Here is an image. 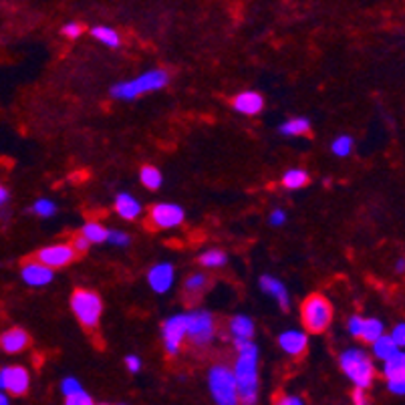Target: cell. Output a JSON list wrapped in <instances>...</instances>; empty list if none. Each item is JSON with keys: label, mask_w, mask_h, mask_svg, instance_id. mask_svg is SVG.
Here are the masks:
<instances>
[{"label": "cell", "mask_w": 405, "mask_h": 405, "mask_svg": "<svg viewBox=\"0 0 405 405\" xmlns=\"http://www.w3.org/2000/svg\"><path fill=\"white\" fill-rule=\"evenodd\" d=\"M8 198H11V192L6 190L4 186H0V210L6 206V202H8Z\"/></svg>", "instance_id": "cell-44"}, {"label": "cell", "mask_w": 405, "mask_h": 405, "mask_svg": "<svg viewBox=\"0 0 405 405\" xmlns=\"http://www.w3.org/2000/svg\"><path fill=\"white\" fill-rule=\"evenodd\" d=\"M230 335L232 339H252L254 335V321L246 317V314H236L234 319H230Z\"/></svg>", "instance_id": "cell-19"}, {"label": "cell", "mask_w": 405, "mask_h": 405, "mask_svg": "<svg viewBox=\"0 0 405 405\" xmlns=\"http://www.w3.org/2000/svg\"><path fill=\"white\" fill-rule=\"evenodd\" d=\"M268 222H270L272 226H282V224L286 222V214H284V210H272Z\"/></svg>", "instance_id": "cell-41"}, {"label": "cell", "mask_w": 405, "mask_h": 405, "mask_svg": "<svg viewBox=\"0 0 405 405\" xmlns=\"http://www.w3.org/2000/svg\"><path fill=\"white\" fill-rule=\"evenodd\" d=\"M34 258L55 270V268H62V266L71 265L77 258V252L73 250L71 244H51V246H45V248L39 250Z\"/></svg>", "instance_id": "cell-11"}, {"label": "cell", "mask_w": 405, "mask_h": 405, "mask_svg": "<svg viewBox=\"0 0 405 405\" xmlns=\"http://www.w3.org/2000/svg\"><path fill=\"white\" fill-rule=\"evenodd\" d=\"M53 268L47 265H43L41 260H29L22 265V270H20V277L25 284L29 286H47L48 282L53 281Z\"/></svg>", "instance_id": "cell-12"}, {"label": "cell", "mask_w": 405, "mask_h": 405, "mask_svg": "<svg viewBox=\"0 0 405 405\" xmlns=\"http://www.w3.org/2000/svg\"><path fill=\"white\" fill-rule=\"evenodd\" d=\"M279 404L281 405H303L305 401L300 399V397H295V395H284L279 399Z\"/></svg>", "instance_id": "cell-43"}, {"label": "cell", "mask_w": 405, "mask_h": 405, "mask_svg": "<svg viewBox=\"0 0 405 405\" xmlns=\"http://www.w3.org/2000/svg\"><path fill=\"white\" fill-rule=\"evenodd\" d=\"M29 343H31V339H29L27 331H22V328H8L0 335V349L8 355L22 353L29 347Z\"/></svg>", "instance_id": "cell-15"}, {"label": "cell", "mask_w": 405, "mask_h": 405, "mask_svg": "<svg viewBox=\"0 0 405 405\" xmlns=\"http://www.w3.org/2000/svg\"><path fill=\"white\" fill-rule=\"evenodd\" d=\"M383 375L391 379L397 375H405V353L397 351L395 355H391L390 359L383 361Z\"/></svg>", "instance_id": "cell-25"}, {"label": "cell", "mask_w": 405, "mask_h": 405, "mask_svg": "<svg viewBox=\"0 0 405 405\" xmlns=\"http://www.w3.org/2000/svg\"><path fill=\"white\" fill-rule=\"evenodd\" d=\"M279 345H281V349L286 355L300 357V355L307 351V347H309V337H307L303 331L291 328V331H284L281 337H279Z\"/></svg>", "instance_id": "cell-14"}, {"label": "cell", "mask_w": 405, "mask_h": 405, "mask_svg": "<svg viewBox=\"0 0 405 405\" xmlns=\"http://www.w3.org/2000/svg\"><path fill=\"white\" fill-rule=\"evenodd\" d=\"M31 212L34 216H39V218H51L57 212V206H55V202L47 200V198H39L36 202L32 204Z\"/></svg>", "instance_id": "cell-31"}, {"label": "cell", "mask_w": 405, "mask_h": 405, "mask_svg": "<svg viewBox=\"0 0 405 405\" xmlns=\"http://www.w3.org/2000/svg\"><path fill=\"white\" fill-rule=\"evenodd\" d=\"M65 401H67V405H91L93 404V397L85 390H81L77 393H73V395H67Z\"/></svg>", "instance_id": "cell-33"}, {"label": "cell", "mask_w": 405, "mask_h": 405, "mask_svg": "<svg viewBox=\"0 0 405 405\" xmlns=\"http://www.w3.org/2000/svg\"><path fill=\"white\" fill-rule=\"evenodd\" d=\"M395 272L404 274V272H405V258H399V260L395 263Z\"/></svg>", "instance_id": "cell-45"}, {"label": "cell", "mask_w": 405, "mask_h": 405, "mask_svg": "<svg viewBox=\"0 0 405 405\" xmlns=\"http://www.w3.org/2000/svg\"><path fill=\"white\" fill-rule=\"evenodd\" d=\"M173 266L170 263H161V265L154 266L147 272V282L152 286V291H156L157 295H164L172 288L173 284Z\"/></svg>", "instance_id": "cell-13"}, {"label": "cell", "mask_w": 405, "mask_h": 405, "mask_svg": "<svg viewBox=\"0 0 405 405\" xmlns=\"http://www.w3.org/2000/svg\"><path fill=\"white\" fill-rule=\"evenodd\" d=\"M260 288H263V293L270 295L277 303H279V307H281L282 311H288V309H291V296H288V291H286V286H284L277 277H270V274L260 277Z\"/></svg>", "instance_id": "cell-17"}, {"label": "cell", "mask_w": 405, "mask_h": 405, "mask_svg": "<svg viewBox=\"0 0 405 405\" xmlns=\"http://www.w3.org/2000/svg\"><path fill=\"white\" fill-rule=\"evenodd\" d=\"M83 25L81 22H67L65 27H62V36H67V39H71V41H75L79 39L81 34H83Z\"/></svg>", "instance_id": "cell-36"}, {"label": "cell", "mask_w": 405, "mask_h": 405, "mask_svg": "<svg viewBox=\"0 0 405 405\" xmlns=\"http://www.w3.org/2000/svg\"><path fill=\"white\" fill-rule=\"evenodd\" d=\"M161 339L168 355H178L186 341V312L170 317L161 327Z\"/></svg>", "instance_id": "cell-9"}, {"label": "cell", "mask_w": 405, "mask_h": 405, "mask_svg": "<svg viewBox=\"0 0 405 405\" xmlns=\"http://www.w3.org/2000/svg\"><path fill=\"white\" fill-rule=\"evenodd\" d=\"M140 180L147 190H157V187L161 186V182H164L161 172L157 168H154V166H143L140 172Z\"/></svg>", "instance_id": "cell-28"}, {"label": "cell", "mask_w": 405, "mask_h": 405, "mask_svg": "<svg viewBox=\"0 0 405 405\" xmlns=\"http://www.w3.org/2000/svg\"><path fill=\"white\" fill-rule=\"evenodd\" d=\"M343 373L351 379L355 387L367 390L375 379V367L369 355L363 349H347L339 357Z\"/></svg>", "instance_id": "cell-3"}, {"label": "cell", "mask_w": 405, "mask_h": 405, "mask_svg": "<svg viewBox=\"0 0 405 405\" xmlns=\"http://www.w3.org/2000/svg\"><path fill=\"white\" fill-rule=\"evenodd\" d=\"M200 265L206 268H222L228 265V254L220 248H210L200 256Z\"/></svg>", "instance_id": "cell-26"}, {"label": "cell", "mask_w": 405, "mask_h": 405, "mask_svg": "<svg viewBox=\"0 0 405 405\" xmlns=\"http://www.w3.org/2000/svg\"><path fill=\"white\" fill-rule=\"evenodd\" d=\"M363 317H359V314H355V317H351L349 319V325H347V328H349V333L353 335V337H357L359 339V335H361V328H363Z\"/></svg>", "instance_id": "cell-39"}, {"label": "cell", "mask_w": 405, "mask_h": 405, "mask_svg": "<svg viewBox=\"0 0 405 405\" xmlns=\"http://www.w3.org/2000/svg\"><path fill=\"white\" fill-rule=\"evenodd\" d=\"M71 246H73V250H75L77 254H85V252L89 250V246H91V242H89V240H87L83 234H79V236H75V238H73Z\"/></svg>", "instance_id": "cell-37"}, {"label": "cell", "mask_w": 405, "mask_h": 405, "mask_svg": "<svg viewBox=\"0 0 405 405\" xmlns=\"http://www.w3.org/2000/svg\"><path fill=\"white\" fill-rule=\"evenodd\" d=\"M383 333H385V327H383L381 321H377V319H365V321H363V328H361L359 339H363L365 343L371 345L375 339H379Z\"/></svg>", "instance_id": "cell-23"}, {"label": "cell", "mask_w": 405, "mask_h": 405, "mask_svg": "<svg viewBox=\"0 0 405 405\" xmlns=\"http://www.w3.org/2000/svg\"><path fill=\"white\" fill-rule=\"evenodd\" d=\"M371 345H373V355L379 361H385V359H390L391 355H395L399 351V347L395 345V341L391 339L390 335H385V333L379 339H375Z\"/></svg>", "instance_id": "cell-21"}, {"label": "cell", "mask_w": 405, "mask_h": 405, "mask_svg": "<svg viewBox=\"0 0 405 405\" xmlns=\"http://www.w3.org/2000/svg\"><path fill=\"white\" fill-rule=\"evenodd\" d=\"M71 311L85 328H95L103 314V300L97 293L87 288H77L71 295Z\"/></svg>", "instance_id": "cell-4"}, {"label": "cell", "mask_w": 405, "mask_h": 405, "mask_svg": "<svg viewBox=\"0 0 405 405\" xmlns=\"http://www.w3.org/2000/svg\"><path fill=\"white\" fill-rule=\"evenodd\" d=\"M353 138L351 135H339L337 140L331 143V152L337 157H347L353 154Z\"/></svg>", "instance_id": "cell-30"}, {"label": "cell", "mask_w": 405, "mask_h": 405, "mask_svg": "<svg viewBox=\"0 0 405 405\" xmlns=\"http://www.w3.org/2000/svg\"><path fill=\"white\" fill-rule=\"evenodd\" d=\"M216 335L214 317L208 311L186 312V337L196 347H208Z\"/></svg>", "instance_id": "cell-7"}, {"label": "cell", "mask_w": 405, "mask_h": 405, "mask_svg": "<svg viewBox=\"0 0 405 405\" xmlns=\"http://www.w3.org/2000/svg\"><path fill=\"white\" fill-rule=\"evenodd\" d=\"M29 385H31V377L25 367L8 365V367L0 369V390L6 391L8 395L22 397V395H27Z\"/></svg>", "instance_id": "cell-10"}, {"label": "cell", "mask_w": 405, "mask_h": 405, "mask_svg": "<svg viewBox=\"0 0 405 405\" xmlns=\"http://www.w3.org/2000/svg\"><path fill=\"white\" fill-rule=\"evenodd\" d=\"M83 390V385L79 383V379L75 377H65L61 383V393L67 397V395H73V393H77V391Z\"/></svg>", "instance_id": "cell-35"}, {"label": "cell", "mask_w": 405, "mask_h": 405, "mask_svg": "<svg viewBox=\"0 0 405 405\" xmlns=\"http://www.w3.org/2000/svg\"><path fill=\"white\" fill-rule=\"evenodd\" d=\"M115 212L124 220H135L140 218L141 204L131 194H119L115 198Z\"/></svg>", "instance_id": "cell-18"}, {"label": "cell", "mask_w": 405, "mask_h": 405, "mask_svg": "<svg viewBox=\"0 0 405 405\" xmlns=\"http://www.w3.org/2000/svg\"><path fill=\"white\" fill-rule=\"evenodd\" d=\"M391 339L395 341V345L401 349V347H405V323H399V325H395L393 327V331H391L390 335Z\"/></svg>", "instance_id": "cell-38"}, {"label": "cell", "mask_w": 405, "mask_h": 405, "mask_svg": "<svg viewBox=\"0 0 405 405\" xmlns=\"http://www.w3.org/2000/svg\"><path fill=\"white\" fill-rule=\"evenodd\" d=\"M125 367H127L129 373H138L141 369V359L138 355H127L125 357Z\"/></svg>", "instance_id": "cell-40"}, {"label": "cell", "mask_w": 405, "mask_h": 405, "mask_svg": "<svg viewBox=\"0 0 405 405\" xmlns=\"http://www.w3.org/2000/svg\"><path fill=\"white\" fill-rule=\"evenodd\" d=\"M300 317H303V325L307 327V331L323 333V331H327L333 321V305L323 295L307 296V300L300 307Z\"/></svg>", "instance_id": "cell-5"}, {"label": "cell", "mask_w": 405, "mask_h": 405, "mask_svg": "<svg viewBox=\"0 0 405 405\" xmlns=\"http://www.w3.org/2000/svg\"><path fill=\"white\" fill-rule=\"evenodd\" d=\"M238 357L234 363V379L238 390V404H256L258 399V347L252 339H234Z\"/></svg>", "instance_id": "cell-1"}, {"label": "cell", "mask_w": 405, "mask_h": 405, "mask_svg": "<svg viewBox=\"0 0 405 405\" xmlns=\"http://www.w3.org/2000/svg\"><path fill=\"white\" fill-rule=\"evenodd\" d=\"M309 173L305 172V170H300V168H293V170H288V172L282 175V186L288 187V190H300V187H305L309 184Z\"/></svg>", "instance_id": "cell-24"}, {"label": "cell", "mask_w": 405, "mask_h": 405, "mask_svg": "<svg viewBox=\"0 0 405 405\" xmlns=\"http://www.w3.org/2000/svg\"><path fill=\"white\" fill-rule=\"evenodd\" d=\"M387 390L393 395H405V375H397V377H391L387 379Z\"/></svg>", "instance_id": "cell-34"}, {"label": "cell", "mask_w": 405, "mask_h": 405, "mask_svg": "<svg viewBox=\"0 0 405 405\" xmlns=\"http://www.w3.org/2000/svg\"><path fill=\"white\" fill-rule=\"evenodd\" d=\"M353 404H357V405L369 404V399H367V393H365V390H363V387H355V391H353Z\"/></svg>", "instance_id": "cell-42"}, {"label": "cell", "mask_w": 405, "mask_h": 405, "mask_svg": "<svg viewBox=\"0 0 405 405\" xmlns=\"http://www.w3.org/2000/svg\"><path fill=\"white\" fill-rule=\"evenodd\" d=\"M232 107L234 111H238L242 115H258L265 107V99L256 91H244V93H238L234 97Z\"/></svg>", "instance_id": "cell-16"}, {"label": "cell", "mask_w": 405, "mask_h": 405, "mask_svg": "<svg viewBox=\"0 0 405 405\" xmlns=\"http://www.w3.org/2000/svg\"><path fill=\"white\" fill-rule=\"evenodd\" d=\"M89 32H91V36H93L95 41L103 43L105 47L117 48L121 45V36L113 31V29H109V27H93Z\"/></svg>", "instance_id": "cell-22"}, {"label": "cell", "mask_w": 405, "mask_h": 405, "mask_svg": "<svg viewBox=\"0 0 405 405\" xmlns=\"http://www.w3.org/2000/svg\"><path fill=\"white\" fill-rule=\"evenodd\" d=\"M147 218L157 230H172L184 224L186 212L178 204H154L147 212Z\"/></svg>", "instance_id": "cell-8"}, {"label": "cell", "mask_w": 405, "mask_h": 405, "mask_svg": "<svg viewBox=\"0 0 405 405\" xmlns=\"http://www.w3.org/2000/svg\"><path fill=\"white\" fill-rule=\"evenodd\" d=\"M208 387L214 397V401L220 405L238 404V390L234 371L226 365H214L208 373Z\"/></svg>", "instance_id": "cell-6"}, {"label": "cell", "mask_w": 405, "mask_h": 405, "mask_svg": "<svg viewBox=\"0 0 405 405\" xmlns=\"http://www.w3.org/2000/svg\"><path fill=\"white\" fill-rule=\"evenodd\" d=\"M168 83H170V75L164 69H152V71H145L140 77L113 85L111 87V97H115L119 101H131V99H138L141 95L159 91Z\"/></svg>", "instance_id": "cell-2"}, {"label": "cell", "mask_w": 405, "mask_h": 405, "mask_svg": "<svg viewBox=\"0 0 405 405\" xmlns=\"http://www.w3.org/2000/svg\"><path fill=\"white\" fill-rule=\"evenodd\" d=\"M81 234L91 242V244H101V242H107V228L101 226L99 222H87L83 226Z\"/></svg>", "instance_id": "cell-27"}, {"label": "cell", "mask_w": 405, "mask_h": 405, "mask_svg": "<svg viewBox=\"0 0 405 405\" xmlns=\"http://www.w3.org/2000/svg\"><path fill=\"white\" fill-rule=\"evenodd\" d=\"M208 286V277L204 272H194L190 274L184 282V288H186L187 295H202V291Z\"/></svg>", "instance_id": "cell-29"}, {"label": "cell", "mask_w": 405, "mask_h": 405, "mask_svg": "<svg viewBox=\"0 0 405 405\" xmlns=\"http://www.w3.org/2000/svg\"><path fill=\"white\" fill-rule=\"evenodd\" d=\"M107 242L111 246H117V248H127L131 244V238L124 230H107Z\"/></svg>", "instance_id": "cell-32"}, {"label": "cell", "mask_w": 405, "mask_h": 405, "mask_svg": "<svg viewBox=\"0 0 405 405\" xmlns=\"http://www.w3.org/2000/svg\"><path fill=\"white\" fill-rule=\"evenodd\" d=\"M8 401H11L8 393H6V391L0 390V405H8Z\"/></svg>", "instance_id": "cell-46"}, {"label": "cell", "mask_w": 405, "mask_h": 405, "mask_svg": "<svg viewBox=\"0 0 405 405\" xmlns=\"http://www.w3.org/2000/svg\"><path fill=\"white\" fill-rule=\"evenodd\" d=\"M282 135H288V138H303V135H309L311 133V121L307 117H293L288 121L279 127Z\"/></svg>", "instance_id": "cell-20"}]
</instances>
